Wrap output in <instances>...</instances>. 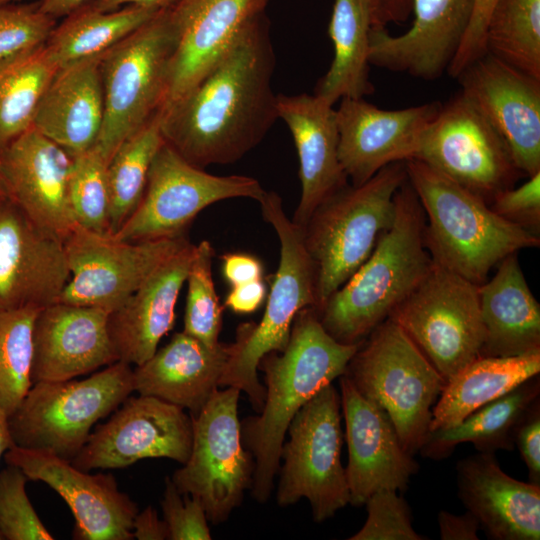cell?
I'll use <instances>...</instances> for the list:
<instances>
[{"label": "cell", "instance_id": "ab89813d", "mask_svg": "<svg viewBox=\"0 0 540 540\" xmlns=\"http://www.w3.org/2000/svg\"><path fill=\"white\" fill-rule=\"evenodd\" d=\"M214 254L207 240L195 245L185 282L188 288L183 331L209 348H216L221 343L219 334L223 322V308L212 278Z\"/></svg>", "mask_w": 540, "mask_h": 540}, {"label": "cell", "instance_id": "94428289", "mask_svg": "<svg viewBox=\"0 0 540 540\" xmlns=\"http://www.w3.org/2000/svg\"><path fill=\"white\" fill-rule=\"evenodd\" d=\"M2 539H3V538H2V536H1V534H0V540H2Z\"/></svg>", "mask_w": 540, "mask_h": 540}, {"label": "cell", "instance_id": "f5cc1de1", "mask_svg": "<svg viewBox=\"0 0 540 540\" xmlns=\"http://www.w3.org/2000/svg\"><path fill=\"white\" fill-rule=\"evenodd\" d=\"M373 27L405 22L412 12V0H372Z\"/></svg>", "mask_w": 540, "mask_h": 540}, {"label": "cell", "instance_id": "7bdbcfd3", "mask_svg": "<svg viewBox=\"0 0 540 540\" xmlns=\"http://www.w3.org/2000/svg\"><path fill=\"white\" fill-rule=\"evenodd\" d=\"M56 19L45 14L39 3L17 2L0 6V62L45 45Z\"/></svg>", "mask_w": 540, "mask_h": 540}, {"label": "cell", "instance_id": "680465c9", "mask_svg": "<svg viewBox=\"0 0 540 540\" xmlns=\"http://www.w3.org/2000/svg\"><path fill=\"white\" fill-rule=\"evenodd\" d=\"M4 197H8V195H7L5 183H4L3 176L0 169V199Z\"/></svg>", "mask_w": 540, "mask_h": 540}, {"label": "cell", "instance_id": "f35d334b", "mask_svg": "<svg viewBox=\"0 0 540 540\" xmlns=\"http://www.w3.org/2000/svg\"><path fill=\"white\" fill-rule=\"evenodd\" d=\"M38 308L0 311V409L9 417L32 386V332Z\"/></svg>", "mask_w": 540, "mask_h": 540}, {"label": "cell", "instance_id": "b9f144b4", "mask_svg": "<svg viewBox=\"0 0 540 540\" xmlns=\"http://www.w3.org/2000/svg\"><path fill=\"white\" fill-rule=\"evenodd\" d=\"M28 480L15 465L0 471V534L5 540H52L26 493Z\"/></svg>", "mask_w": 540, "mask_h": 540}, {"label": "cell", "instance_id": "277c9868", "mask_svg": "<svg viewBox=\"0 0 540 540\" xmlns=\"http://www.w3.org/2000/svg\"><path fill=\"white\" fill-rule=\"evenodd\" d=\"M405 165L425 214L433 263L481 285L505 257L539 247V235L503 219L480 196L419 160Z\"/></svg>", "mask_w": 540, "mask_h": 540}, {"label": "cell", "instance_id": "8992f818", "mask_svg": "<svg viewBox=\"0 0 540 540\" xmlns=\"http://www.w3.org/2000/svg\"><path fill=\"white\" fill-rule=\"evenodd\" d=\"M405 161L389 164L361 185L347 184L323 200L302 228L316 267L317 311L367 260L392 225Z\"/></svg>", "mask_w": 540, "mask_h": 540}, {"label": "cell", "instance_id": "603a6c76", "mask_svg": "<svg viewBox=\"0 0 540 540\" xmlns=\"http://www.w3.org/2000/svg\"><path fill=\"white\" fill-rule=\"evenodd\" d=\"M71 165L72 157L33 127L0 150L8 197L62 242L77 224L69 198Z\"/></svg>", "mask_w": 540, "mask_h": 540}, {"label": "cell", "instance_id": "83f0119b", "mask_svg": "<svg viewBox=\"0 0 540 540\" xmlns=\"http://www.w3.org/2000/svg\"><path fill=\"white\" fill-rule=\"evenodd\" d=\"M194 251L195 244L187 243L109 313L108 332L118 361L141 365L172 330L178 296L186 282Z\"/></svg>", "mask_w": 540, "mask_h": 540}, {"label": "cell", "instance_id": "f1b7e54d", "mask_svg": "<svg viewBox=\"0 0 540 540\" xmlns=\"http://www.w3.org/2000/svg\"><path fill=\"white\" fill-rule=\"evenodd\" d=\"M232 343L209 348L184 331L133 369L134 391L198 414L219 387Z\"/></svg>", "mask_w": 540, "mask_h": 540}, {"label": "cell", "instance_id": "4dcf8cb0", "mask_svg": "<svg viewBox=\"0 0 540 540\" xmlns=\"http://www.w3.org/2000/svg\"><path fill=\"white\" fill-rule=\"evenodd\" d=\"M479 285L484 342L480 357H509L540 351V305L531 292L517 253L497 264Z\"/></svg>", "mask_w": 540, "mask_h": 540}, {"label": "cell", "instance_id": "bcb514c9", "mask_svg": "<svg viewBox=\"0 0 540 540\" xmlns=\"http://www.w3.org/2000/svg\"><path fill=\"white\" fill-rule=\"evenodd\" d=\"M490 208L503 219L538 235L540 229V172L517 188L495 194Z\"/></svg>", "mask_w": 540, "mask_h": 540}, {"label": "cell", "instance_id": "5bb4252c", "mask_svg": "<svg viewBox=\"0 0 540 540\" xmlns=\"http://www.w3.org/2000/svg\"><path fill=\"white\" fill-rule=\"evenodd\" d=\"M412 159L419 160L488 205L522 174L490 122L459 91L442 104L425 129Z\"/></svg>", "mask_w": 540, "mask_h": 540}, {"label": "cell", "instance_id": "e0dca14e", "mask_svg": "<svg viewBox=\"0 0 540 540\" xmlns=\"http://www.w3.org/2000/svg\"><path fill=\"white\" fill-rule=\"evenodd\" d=\"M505 142L517 169L540 172V79L486 53L455 78Z\"/></svg>", "mask_w": 540, "mask_h": 540}, {"label": "cell", "instance_id": "7a4b0ae2", "mask_svg": "<svg viewBox=\"0 0 540 540\" xmlns=\"http://www.w3.org/2000/svg\"><path fill=\"white\" fill-rule=\"evenodd\" d=\"M359 344H343L323 328L315 307L298 312L281 352L262 357L265 400L258 416L241 423L244 446L254 459L251 495L265 503L274 487L280 454L294 415L321 389L344 374Z\"/></svg>", "mask_w": 540, "mask_h": 540}, {"label": "cell", "instance_id": "d590c367", "mask_svg": "<svg viewBox=\"0 0 540 540\" xmlns=\"http://www.w3.org/2000/svg\"><path fill=\"white\" fill-rule=\"evenodd\" d=\"M57 70L45 45L0 62V150L32 127Z\"/></svg>", "mask_w": 540, "mask_h": 540}, {"label": "cell", "instance_id": "8fae6325", "mask_svg": "<svg viewBox=\"0 0 540 540\" xmlns=\"http://www.w3.org/2000/svg\"><path fill=\"white\" fill-rule=\"evenodd\" d=\"M447 382L480 357L484 342L479 285L432 261L418 286L388 317Z\"/></svg>", "mask_w": 540, "mask_h": 540}, {"label": "cell", "instance_id": "60d3db41", "mask_svg": "<svg viewBox=\"0 0 540 540\" xmlns=\"http://www.w3.org/2000/svg\"><path fill=\"white\" fill-rule=\"evenodd\" d=\"M107 164L94 145L72 157L69 198L76 223L99 234H109Z\"/></svg>", "mask_w": 540, "mask_h": 540}, {"label": "cell", "instance_id": "836d02e7", "mask_svg": "<svg viewBox=\"0 0 540 540\" xmlns=\"http://www.w3.org/2000/svg\"><path fill=\"white\" fill-rule=\"evenodd\" d=\"M539 372L540 351L476 358L447 381L433 408L430 431L459 423Z\"/></svg>", "mask_w": 540, "mask_h": 540}, {"label": "cell", "instance_id": "9c48e42d", "mask_svg": "<svg viewBox=\"0 0 540 540\" xmlns=\"http://www.w3.org/2000/svg\"><path fill=\"white\" fill-rule=\"evenodd\" d=\"M133 391V369L123 361L83 380L33 383L8 417L13 443L71 461L92 427Z\"/></svg>", "mask_w": 540, "mask_h": 540}, {"label": "cell", "instance_id": "4fadbf2b", "mask_svg": "<svg viewBox=\"0 0 540 540\" xmlns=\"http://www.w3.org/2000/svg\"><path fill=\"white\" fill-rule=\"evenodd\" d=\"M265 193L252 177L205 172L164 141L152 160L140 203L111 236L127 242L185 236L195 217L208 206L232 198L259 202Z\"/></svg>", "mask_w": 540, "mask_h": 540}, {"label": "cell", "instance_id": "816d5d0a", "mask_svg": "<svg viewBox=\"0 0 540 540\" xmlns=\"http://www.w3.org/2000/svg\"><path fill=\"white\" fill-rule=\"evenodd\" d=\"M263 279L232 286L225 298V306L237 314L255 312L266 299Z\"/></svg>", "mask_w": 540, "mask_h": 540}, {"label": "cell", "instance_id": "db71d44e", "mask_svg": "<svg viewBox=\"0 0 540 540\" xmlns=\"http://www.w3.org/2000/svg\"><path fill=\"white\" fill-rule=\"evenodd\" d=\"M133 537L138 540H164L168 539V530L164 520H160L157 511L147 506L136 514L133 527Z\"/></svg>", "mask_w": 540, "mask_h": 540}, {"label": "cell", "instance_id": "30bf717a", "mask_svg": "<svg viewBox=\"0 0 540 540\" xmlns=\"http://www.w3.org/2000/svg\"><path fill=\"white\" fill-rule=\"evenodd\" d=\"M283 442L277 504L287 507L306 498L314 521L323 522L349 504V488L341 463L340 393L329 384L292 418Z\"/></svg>", "mask_w": 540, "mask_h": 540}, {"label": "cell", "instance_id": "d4e9b609", "mask_svg": "<svg viewBox=\"0 0 540 540\" xmlns=\"http://www.w3.org/2000/svg\"><path fill=\"white\" fill-rule=\"evenodd\" d=\"M109 313L60 301L40 308L32 332V383L67 381L117 362Z\"/></svg>", "mask_w": 540, "mask_h": 540}, {"label": "cell", "instance_id": "7dc6e473", "mask_svg": "<svg viewBox=\"0 0 540 540\" xmlns=\"http://www.w3.org/2000/svg\"><path fill=\"white\" fill-rule=\"evenodd\" d=\"M498 0H474L470 24L447 74L456 78L469 64L486 54L485 31L490 13Z\"/></svg>", "mask_w": 540, "mask_h": 540}, {"label": "cell", "instance_id": "44dd1931", "mask_svg": "<svg viewBox=\"0 0 540 540\" xmlns=\"http://www.w3.org/2000/svg\"><path fill=\"white\" fill-rule=\"evenodd\" d=\"M70 278L63 242L0 199V311L58 302Z\"/></svg>", "mask_w": 540, "mask_h": 540}, {"label": "cell", "instance_id": "6da1fadb", "mask_svg": "<svg viewBox=\"0 0 540 540\" xmlns=\"http://www.w3.org/2000/svg\"><path fill=\"white\" fill-rule=\"evenodd\" d=\"M274 68L270 23L263 13L196 86L160 111L164 141L200 169L238 161L278 118Z\"/></svg>", "mask_w": 540, "mask_h": 540}, {"label": "cell", "instance_id": "f546056e", "mask_svg": "<svg viewBox=\"0 0 540 540\" xmlns=\"http://www.w3.org/2000/svg\"><path fill=\"white\" fill-rule=\"evenodd\" d=\"M101 55L60 67L45 89L32 127L71 157L92 148L104 119Z\"/></svg>", "mask_w": 540, "mask_h": 540}, {"label": "cell", "instance_id": "52a82bcc", "mask_svg": "<svg viewBox=\"0 0 540 540\" xmlns=\"http://www.w3.org/2000/svg\"><path fill=\"white\" fill-rule=\"evenodd\" d=\"M391 419L402 447L419 452L446 381L390 318L361 342L344 374Z\"/></svg>", "mask_w": 540, "mask_h": 540}, {"label": "cell", "instance_id": "91938a15", "mask_svg": "<svg viewBox=\"0 0 540 540\" xmlns=\"http://www.w3.org/2000/svg\"><path fill=\"white\" fill-rule=\"evenodd\" d=\"M18 1H20V0H0V6L5 5V4H9V3L18 2Z\"/></svg>", "mask_w": 540, "mask_h": 540}, {"label": "cell", "instance_id": "6f0895ef", "mask_svg": "<svg viewBox=\"0 0 540 540\" xmlns=\"http://www.w3.org/2000/svg\"><path fill=\"white\" fill-rule=\"evenodd\" d=\"M13 444L8 416L0 409V459Z\"/></svg>", "mask_w": 540, "mask_h": 540}, {"label": "cell", "instance_id": "e575fe53", "mask_svg": "<svg viewBox=\"0 0 540 540\" xmlns=\"http://www.w3.org/2000/svg\"><path fill=\"white\" fill-rule=\"evenodd\" d=\"M159 11L137 5L102 11L84 5L54 27L45 48L59 69L105 53Z\"/></svg>", "mask_w": 540, "mask_h": 540}, {"label": "cell", "instance_id": "7c38bea8", "mask_svg": "<svg viewBox=\"0 0 540 540\" xmlns=\"http://www.w3.org/2000/svg\"><path fill=\"white\" fill-rule=\"evenodd\" d=\"M240 392L216 389L201 411L191 415V452L171 478L180 493L200 502L212 524L225 522L252 484L254 459L244 449L238 419Z\"/></svg>", "mask_w": 540, "mask_h": 540}, {"label": "cell", "instance_id": "ba28073f", "mask_svg": "<svg viewBox=\"0 0 540 540\" xmlns=\"http://www.w3.org/2000/svg\"><path fill=\"white\" fill-rule=\"evenodd\" d=\"M175 44L170 8L102 54L104 119L95 146L107 162L161 110Z\"/></svg>", "mask_w": 540, "mask_h": 540}, {"label": "cell", "instance_id": "d6a6232c", "mask_svg": "<svg viewBox=\"0 0 540 540\" xmlns=\"http://www.w3.org/2000/svg\"><path fill=\"white\" fill-rule=\"evenodd\" d=\"M372 27V0H334L328 25L334 57L315 95L334 105L342 98L373 94L369 62Z\"/></svg>", "mask_w": 540, "mask_h": 540}, {"label": "cell", "instance_id": "4316f807", "mask_svg": "<svg viewBox=\"0 0 540 540\" xmlns=\"http://www.w3.org/2000/svg\"><path fill=\"white\" fill-rule=\"evenodd\" d=\"M276 105L298 154L301 196L292 221L303 228L323 200L348 184L339 161L336 109L307 93L277 94Z\"/></svg>", "mask_w": 540, "mask_h": 540}, {"label": "cell", "instance_id": "74e56055", "mask_svg": "<svg viewBox=\"0 0 540 540\" xmlns=\"http://www.w3.org/2000/svg\"><path fill=\"white\" fill-rule=\"evenodd\" d=\"M485 50L540 79V0H498L487 22Z\"/></svg>", "mask_w": 540, "mask_h": 540}, {"label": "cell", "instance_id": "ffe728a7", "mask_svg": "<svg viewBox=\"0 0 540 540\" xmlns=\"http://www.w3.org/2000/svg\"><path fill=\"white\" fill-rule=\"evenodd\" d=\"M442 103L381 109L364 98H342L336 109L338 154L352 185H361L385 166L412 159Z\"/></svg>", "mask_w": 540, "mask_h": 540}, {"label": "cell", "instance_id": "2e32d148", "mask_svg": "<svg viewBox=\"0 0 540 540\" xmlns=\"http://www.w3.org/2000/svg\"><path fill=\"white\" fill-rule=\"evenodd\" d=\"M192 440V416L184 409L153 396L127 397L70 462L83 471L124 468L145 458L183 465Z\"/></svg>", "mask_w": 540, "mask_h": 540}, {"label": "cell", "instance_id": "484cf974", "mask_svg": "<svg viewBox=\"0 0 540 540\" xmlns=\"http://www.w3.org/2000/svg\"><path fill=\"white\" fill-rule=\"evenodd\" d=\"M456 484L463 506L489 539H540V486L507 475L494 453L459 460Z\"/></svg>", "mask_w": 540, "mask_h": 540}, {"label": "cell", "instance_id": "5b68a950", "mask_svg": "<svg viewBox=\"0 0 540 540\" xmlns=\"http://www.w3.org/2000/svg\"><path fill=\"white\" fill-rule=\"evenodd\" d=\"M258 203L264 220L279 239V265L261 321L238 326L232 353L219 381V386L245 392L257 413L266 394L257 375L260 360L270 352L283 351L298 312L317 306L316 267L305 247L302 228L285 214L276 192L266 191Z\"/></svg>", "mask_w": 540, "mask_h": 540}, {"label": "cell", "instance_id": "1f68e13d", "mask_svg": "<svg viewBox=\"0 0 540 540\" xmlns=\"http://www.w3.org/2000/svg\"><path fill=\"white\" fill-rule=\"evenodd\" d=\"M539 394L540 382L535 376L473 411L459 423L430 431L419 452L425 458L442 460L450 457L462 443H471L483 453L511 451L515 448L516 428L539 399Z\"/></svg>", "mask_w": 540, "mask_h": 540}, {"label": "cell", "instance_id": "9f6ffc18", "mask_svg": "<svg viewBox=\"0 0 540 540\" xmlns=\"http://www.w3.org/2000/svg\"><path fill=\"white\" fill-rule=\"evenodd\" d=\"M93 0H39L40 9L54 19L66 17Z\"/></svg>", "mask_w": 540, "mask_h": 540}, {"label": "cell", "instance_id": "7402d4cb", "mask_svg": "<svg viewBox=\"0 0 540 540\" xmlns=\"http://www.w3.org/2000/svg\"><path fill=\"white\" fill-rule=\"evenodd\" d=\"M348 463L345 468L349 504L365 505L379 490H407L418 471L404 450L388 414L365 398L345 376L339 377Z\"/></svg>", "mask_w": 540, "mask_h": 540}, {"label": "cell", "instance_id": "9a60e30c", "mask_svg": "<svg viewBox=\"0 0 540 540\" xmlns=\"http://www.w3.org/2000/svg\"><path fill=\"white\" fill-rule=\"evenodd\" d=\"M189 242L185 236L120 241L76 224L63 240L70 278L58 301L111 312Z\"/></svg>", "mask_w": 540, "mask_h": 540}, {"label": "cell", "instance_id": "ee69618b", "mask_svg": "<svg viewBox=\"0 0 540 540\" xmlns=\"http://www.w3.org/2000/svg\"><path fill=\"white\" fill-rule=\"evenodd\" d=\"M367 519L350 540H425L412 525L406 500L395 490H379L365 503Z\"/></svg>", "mask_w": 540, "mask_h": 540}, {"label": "cell", "instance_id": "11a10c76", "mask_svg": "<svg viewBox=\"0 0 540 540\" xmlns=\"http://www.w3.org/2000/svg\"><path fill=\"white\" fill-rule=\"evenodd\" d=\"M178 1L179 0H93L86 5L102 11L116 10L128 5L145 6L164 10L174 7Z\"/></svg>", "mask_w": 540, "mask_h": 540}, {"label": "cell", "instance_id": "8d00e7d4", "mask_svg": "<svg viewBox=\"0 0 540 540\" xmlns=\"http://www.w3.org/2000/svg\"><path fill=\"white\" fill-rule=\"evenodd\" d=\"M164 143L160 111L128 137L107 164L109 232L118 231L144 194L152 160Z\"/></svg>", "mask_w": 540, "mask_h": 540}, {"label": "cell", "instance_id": "681fc988", "mask_svg": "<svg viewBox=\"0 0 540 540\" xmlns=\"http://www.w3.org/2000/svg\"><path fill=\"white\" fill-rule=\"evenodd\" d=\"M222 261L224 278L231 287L263 279V265L253 255L226 253L222 256Z\"/></svg>", "mask_w": 540, "mask_h": 540}, {"label": "cell", "instance_id": "ac0fdd59", "mask_svg": "<svg viewBox=\"0 0 540 540\" xmlns=\"http://www.w3.org/2000/svg\"><path fill=\"white\" fill-rule=\"evenodd\" d=\"M29 480L42 481L69 506L74 519L73 539L131 540L137 504L119 490L111 473L91 474L53 453L13 444L4 454Z\"/></svg>", "mask_w": 540, "mask_h": 540}, {"label": "cell", "instance_id": "d6986e66", "mask_svg": "<svg viewBox=\"0 0 540 540\" xmlns=\"http://www.w3.org/2000/svg\"><path fill=\"white\" fill-rule=\"evenodd\" d=\"M269 1L179 0L171 8L176 44L161 110L188 93L227 55Z\"/></svg>", "mask_w": 540, "mask_h": 540}, {"label": "cell", "instance_id": "c3c4849f", "mask_svg": "<svg viewBox=\"0 0 540 540\" xmlns=\"http://www.w3.org/2000/svg\"><path fill=\"white\" fill-rule=\"evenodd\" d=\"M515 446L528 469L529 482L540 486V402L533 403L515 431Z\"/></svg>", "mask_w": 540, "mask_h": 540}, {"label": "cell", "instance_id": "cb8c5ba5", "mask_svg": "<svg viewBox=\"0 0 540 540\" xmlns=\"http://www.w3.org/2000/svg\"><path fill=\"white\" fill-rule=\"evenodd\" d=\"M474 0H412L413 22L400 34L372 27L369 62L422 80L447 72L470 24Z\"/></svg>", "mask_w": 540, "mask_h": 540}, {"label": "cell", "instance_id": "f907efd6", "mask_svg": "<svg viewBox=\"0 0 540 540\" xmlns=\"http://www.w3.org/2000/svg\"><path fill=\"white\" fill-rule=\"evenodd\" d=\"M441 540H478L480 523L477 518L466 511L462 515L441 510L437 515Z\"/></svg>", "mask_w": 540, "mask_h": 540}, {"label": "cell", "instance_id": "f6af8a7d", "mask_svg": "<svg viewBox=\"0 0 540 540\" xmlns=\"http://www.w3.org/2000/svg\"><path fill=\"white\" fill-rule=\"evenodd\" d=\"M169 540H210L208 519L200 502L178 491L170 477L165 479L161 501Z\"/></svg>", "mask_w": 540, "mask_h": 540}, {"label": "cell", "instance_id": "3957f363", "mask_svg": "<svg viewBox=\"0 0 540 540\" xmlns=\"http://www.w3.org/2000/svg\"><path fill=\"white\" fill-rule=\"evenodd\" d=\"M425 214L408 179L395 194L392 225L367 260L318 310L325 331L359 344L418 286L432 266L424 243Z\"/></svg>", "mask_w": 540, "mask_h": 540}]
</instances>
